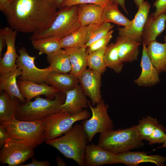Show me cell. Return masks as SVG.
<instances>
[{
	"mask_svg": "<svg viewBox=\"0 0 166 166\" xmlns=\"http://www.w3.org/2000/svg\"><path fill=\"white\" fill-rule=\"evenodd\" d=\"M57 9L52 0H10L2 11L12 29L33 34L51 25L57 14Z\"/></svg>",
	"mask_w": 166,
	"mask_h": 166,
	"instance_id": "obj_1",
	"label": "cell"
},
{
	"mask_svg": "<svg viewBox=\"0 0 166 166\" xmlns=\"http://www.w3.org/2000/svg\"><path fill=\"white\" fill-rule=\"evenodd\" d=\"M86 134L81 124H76L65 135L45 143L57 149L66 158L71 159L80 166H85V152Z\"/></svg>",
	"mask_w": 166,
	"mask_h": 166,
	"instance_id": "obj_2",
	"label": "cell"
},
{
	"mask_svg": "<svg viewBox=\"0 0 166 166\" xmlns=\"http://www.w3.org/2000/svg\"><path fill=\"white\" fill-rule=\"evenodd\" d=\"M65 98V93L61 92L58 93L53 99L37 96L33 101H26L19 105L15 117L22 121L42 120L50 114L62 111L61 106Z\"/></svg>",
	"mask_w": 166,
	"mask_h": 166,
	"instance_id": "obj_3",
	"label": "cell"
},
{
	"mask_svg": "<svg viewBox=\"0 0 166 166\" xmlns=\"http://www.w3.org/2000/svg\"><path fill=\"white\" fill-rule=\"evenodd\" d=\"M136 126L113 130L100 134L98 145L117 154L140 148L144 144Z\"/></svg>",
	"mask_w": 166,
	"mask_h": 166,
	"instance_id": "obj_4",
	"label": "cell"
},
{
	"mask_svg": "<svg viewBox=\"0 0 166 166\" xmlns=\"http://www.w3.org/2000/svg\"><path fill=\"white\" fill-rule=\"evenodd\" d=\"M3 125L8 135V140H16L34 149L45 141L46 126L43 120L22 121L15 117Z\"/></svg>",
	"mask_w": 166,
	"mask_h": 166,
	"instance_id": "obj_5",
	"label": "cell"
},
{
	"mask_svg": "<svg viewBox=\"0 0 166 166\" xmlns=\"http://www.w3.org/2000/svg\"><path fill=\"white\" fill-rule=\"evenodd\" d=\"M78 5L61 8L51 25L44 30L33 34L31 41L55 37L59 39L69 35L81 26L78 18Z\"/></svg>",
	"mask_w": 166,
	"mask_h": 166,
	"instance_id": "obj_6",
	"label": "cell"
},
{
	"mask_svg": "<svg viewBox=\"0 0 166 166\" xmlns=\"http://www.w3.org/2000/svg\"><path fill=\"white\" fill-rule=\"evenodd\" d=\"M90 116L87 109L74 115L61 111L48 116L42 120L46 126L44 141L54 139L66 133L75 123L88 119Z\"/></svg>",
	"mask_w": 166,
	"mask_h": 166,
	"instance_id": "obj_7",
	"label": "cell"
},
{
	"mask_svg": "<svg viewBox=\"0 0 166 166\" xmlns=\"http://www.w3.org/2000/svg\"><path fill=\"white\" fill-rule=\"evenodd\" d=\"M88 104L92 116L89 119L83 120L81 125L86 134L87 141L90 143L97 133L101 134L112 130L114 125L108 113V106L103 100L97 104L95 107L90 101H88Z\"/></svg>",
	"mask_w": 166,
	"mask_h": 166,
	"instance_id": "obj_8",
	"label": "cell"
},
{
	"mask_svg": "<svg viewBox=\"0 0 166 166\" xmlns=\"http://www.w3.org/2000/svg\"><path fill=\"white\" fill-rule=\"evenodd\" d=\"M19 55L16 63L18 68L21 71L19 80L30 81L38 84L45 83L47 76L52 69L50 66L40 69L35 65L34 60L36 57L29 55L26 49L21 47L18 49Z\"/></svg>",
	"mask_w": 166,
	"mask_h": 166,
	"instance_id": "obj_9",
	"label": "cell"
},
{
	"mask_svg": "<svg viewBox=\"0 0 166 166\" xmlns=\"http://www.w3.org/2000/svg\"><path fill=\"white\" fill-rule=\"evenodd\" d=\"M34 148L18 141L8 140L0 151V163L9 166H20L33 157Z\"/></svg>",
	"mask_w": 166,
	"mask_h": 166,
	"instance_id": "obj_10",
	"label": "cell"
},
{
	"mask_svg": "<svg viewBox=\"0 0 166 166\" xmlns=\"http://www.w3.org/2000/svg\"><path fill=\"white\" fill-rule=\"evenodd\" d=\"M151 6L148 2L144 1L138 8L130 25L126 27L117 28L119 35L127 37L138 42H142V32Z\"/></svg>",
	"mask_w": 166,
	"mask_h": 166,
	"instance_id": "obj_11",
	"label": "cell"
},
{
	"mask_svg": "<svg viewBox=\"0 0 166 166\" xmlns=\"http://www.w3.org/2000/svg\"><path fill=\"white\" fill-rule=\"evenodd\" d=\"M101 74L86 69L78 77L79 83L93 106L102 99L101 94Z\"/></svg>",
	"mask_w": 166,
	"mask_h": 166,
	"instance_id": "obj_12",
	"label": "cell"
},
{
	"mask_svg": "<svg viewBox=\"0 0 166 166\" xmlns=\"http://www.w3.org/2000/svg\"><path fill=\"white\" fill-rule=\"evenodd\" d=\"M5 38L6 45V52L0 58V72L4 73L13 71L18 68L16 63L18 57L15 47L18 31L10 27H6L0 30Z\"/></svg>",
	"mask_w": 166,
	"mask_h": 166,
	"instance_id": "obj_13",
	"label": "cell"
},
{
	"mask_svg": "<svg viewBox=\"0 0 166 166\" xmlns=\"http://www.w3.org/2000/svg\"><path fill=\"white\" fill-rule=\"evenodd\" d=\"M85 162V166L118 164L116 154L93 143L86 145Z\"/></svg>",
	"mask_w": 166,
	"mask_h": 166,
	"instance_id": "obj_14",
	"label": "cell"
},
{
	"mask_svg": "<svg viewBox=\"0 0 166 166\" xmlns=\"http://www.w3.org/2000/svg\"><path fill=\"white\" fill-rule=\"evenodd\" d=\"M18 84L22 96L27 101L41 95L53 99L59 92L57 89L46 83L38 84L32 81L19 80Z\"/></svg>",
	"mask_w": 166,
	"mask_h": 166,
	"instance_id": "obj_15",
	"label": "cell"
},
{
	"mask_svg": "<svg viewBox=\"0 0 166 166\" xmlns=\"http://www.w3.org/2000/svg\"><path fill=\"white\" fill-rule=\"evenodd\" d=\"M64 102L61 106L62 111L72 115L78 114L89 107L88 101L81 86L78 83L73 88L65 92Z\"/></svg>",
	"mask_w": 166,
	"mask_h": 166,
	"instance_id": "obj_16",
	"label": "cell"
},
{
	"mask_svg": "<svg viewBox=\"0 0 166 166\" xmlns=\"http://www.w3.org/2000/svg\"><path fill=\"white\" fill-rule=\"evenodd\" d=\"M142 42L143 49L140 64L141 72L139 77L134 80V82L140 86H152L159 82V73L148 57L146 45Z\"/></svg>",
	"mask_w": 166,
	"mask_h": 166,
	"instance_id": "obj_17",
	"label": "cell"
},
{
	"mask_svg": "<svg viewBox=\"0 0 166 166\" xmlns=\"http://www.w3.org/2000/svg\"><path fill=\"white\" fill-rule=\"evenodd\" d=\"M166 22V14L156 16H154L152 13L148 14L142 34V41L146 46L156 41L157 37L165 30Z\"/></svg>",
	"mask_w": 166,
	"mask_h": 166,
	"instance_id": "obj_18",
	"label": "cell"
},
{
	"mask_svg": "<svg viewBox=\"0 0 166 166\" xmlns=\"http://www.w3.org/2000/svg\"><path fill=\"white\" fill-rule=\"evenodd\" d=\"M116 155L118 163L128 166H136L141 163L150 162L158 166H163L166 162V157L158 155H149L144 152L128 151Z\"/></svg>",
	"mask_w": 166,
	"mask_h": 166,
	"instance_id": "obj_19",
	"label": "cell"
},
{
	"mask_svg": "<svg viewBox=\"0 0 166 166\" xmlns=\"http://www.w3.org/2000/svg\"><path fill=\"white\" fill-rule=\"evenodd\" d=\"M120 61L123 63L136 60L141 43L123 35H119L114 43Z\"/></svg>",
	"mask_w": 166,
	"mask_h": 166,
	"instance_id": "obj_20",
	"label": "cell"
},
{
	"mask_svg": "<svg viewBox=\"0 0 166 166\" xmlns=\"http://www.w3.org/2000/svg\"><path fill=\"white\" fill-rule=\"evenodd\" d=\"M105 6L95 4L78 5V18L81 26L102 22L101 19Z\"/></svg>",
	"mask_w": 166,
	"mask_h": 166,
	"instance_id": "obj_21",
	"label": "cell"
},
{
	"mask_svg": "<svg viewBox=\"0 0 166 166\" xmlns=\"http://www.w3.org/2000/svg\"><path fill=\"white\" fill-rule=\"evenodd\" d=\"M21 74V71L18 68L12 71L1 73L0 90L6 91L12 99L17 98L24 103L27 101L22 96L17 81V77L20 76Z\"/></svg>",
	"mask_w": 166,
	"mask_h": 166,
	"instance_id": "obj_22",
	"label": "cell"
},
{
	"mask_svg": "<svg viewBox=\"0 0 166 166\" xmlns=\"http://www.w3.org/2000/svg\"><path fill=\"white\" fill-rule=\"evenodd\" d=\"M85 46L64 49L69 56L71 66L70 73L77 78L87 68L88 54Z\"/></svg>",
	"mask_w": 166,
	"mask_h": 166,
	"instance_id": "obj_23",
	"label": "cell"
},
{
	"mask_svg": "<svg viewBox=\"0 0 166 166\" xmlns=\"http://www.w3.org/2000/svg\"><path fill=\"white\" fill-rule=\"evenodd\" d=\"M45 83L57 89L59 92H65L73 88L79 83L78 78L71 73H58L51 71Z\"/></svg>",
	"mask_w": 166,
	"mask_h": 166,
	"instance_id": "obj_24",
	"label": "cell"
},
{
	"mask_svg": "<svg viewBox=\"0 0 166 166\" xmlns=\"http://www.w3.org/2000/svg\"><path fill=\"white\" fill-rule=\"evenodd\" d=\"M146 49L151 61L159 73L166 72V43L155 41L148 45Z\"/></svg>",
	"mask_w": 166,
	"mask_h": 166,
	"instance_id": "obj_25",
	"label": "cell"
},
{
	"mask_svg": "<svg viewBox=\"0 0 166 166\" xmlns=\"http://www.w3.org/2000/svg\"><path fill=\"white\" fill-rule=\"evenodd\" d=\"M18 99H12L6 91H1L0 95V125L9 122L15 117L19 105L17 101Z\"/></svg>",
	"mask_w": 166,
	"mask_h": 166,
	"instance_id": "obj_26",
	"label": "cell"
},
{
	"mask_svg": "<svg viewBox=\"0 0 166 166\" xmlns=\"http://www.w3.org/2000/svg\"><path fill=\"white\" fill-rule=\"evenodd\" d=\"M46 58L52 71L61 73H70L71 65L69 56L64 49H61L47 55Z\"/></svg>",
	"mask_w": 166,
	"mask_h": 166,
	"instance_id": "obj_27",
	"label": "cell"
},
{
	"mask_svg": "<svg viewBox=\"0 0 166 166\" xmlns=\"http://www.w3.org/2000/svg\"><path fill=\"white\" fill-rule=\"evenodd\" d=\"M118 5L117 3L113 2L105 6L102 16V22H111L123 27H126L130 25L131 20L120 11Z\"/></svg>",
	"mask_w": 166,
	"mask_h": 166,
	"instance_id": "obj_28",
	"label": "cell"
},
{
	"mask_svg": "<svg viewBox=\"0 0 166 166\" xmlns=\"http://www.w3.org/2000/svg\"><path fill=\"white\" fill-rule=\"evenodd\" d=\"M60 42L62 49L85 46L86 26H81L69 35L61 39Z\"/></svg>",
	"mask_w": 166,
	"mask_h": 166,
	"instance_id": "obj_29",
	"label": "cell"
},
{
	"mask_svg": "<svg viewBox=\"0 0 166 166\" xmlns=\"http://www.w3.org/2000/svg\"><path fill=\"white\" fill-rule=\"evenodd\" d=\"M114 27L110 23L102 22L93 24L86 26L87 48L94 42L101 38Z\"/></svg>",
	"mask_w": 166,
	"mask_h": 166,
	"instance_id": "obj_30",
	"label": "cell"
},
{
	"mask_svg": "<svg viewBox=\"0 0 166 166\" xmlns=\"http://www.w3.org/2000/svg\"><path fill=\"white\" fill-rule=\"evenodd\" d=\"M60 40L56 37H50L31 41L34 48L39 51V55H48L62 49Z\"/></svg>",
	"mask_w": 166,
	"mask_h": 166,
	"instance_id": "obj_31",
	"label": "cell"
},
{
	"mask_svg": "<svg viewBox=\"0 0 166 166\" xmlns=\"http://www.w3.org/2000/svg\"><path fill=\"white\" fill-rule=\"evenodd\" d=\"M107 47L88 54L87 65L89 68L101 74L104 73L107 67L105 58Z\"/></svg>",
	"mask_w": 166,
	"mask_h": 166,
	"instance_id": "obj_32",
	"label": "cell"
},
{
	"mask_svg": "<svg viewBox=\"0 0 166 166\" xmlns=\"http://www.w3.org/2000/svg\"><path fill=\"white\" fill-rule=\"evenodd\" d=\"M106 66L118 73L122 70L123 63L120 60L117 47L114 43H111L106 47L105 54Z\"/></svg>",
	"mask_w": 166,
	"mask_h": 166,
	"instance_id": "obj_33",
	"label": "cell"
},
{
	"mask_svg": "<svg viewBox=\"0 0 166 166\" xmlns=\"http://www.w3.org/2000/svg\"><path fill=\"white\" fill-rule=\"evenodd\" d=\"M159 124L156 118L148 116L140 120L138 124L136 127L143 139L148 141Z\"/></svg>",
	"mask_w": 166,
	"mask_h": 166,
	"instance_id": "obj_34",
	"label": "cell"
},
{
	"mask_svg": "<svg viewBox=\"0 0 166 166\" xmlns=\"http://www.w3.org/2000/svg\"><path fill=\"white\" fill-rule=\"evenodd\" d=\"M113 30H111L105 35L101 38L94 42L86 48V52L87 54L107 46L113 36Z\"/></svg>",
	"mask_w": 166,
	"mask_h": 166,
	"instance_id": "obj_35",
	"label": "cell"
},
{
	"mask_svg": "<svg viewBox=\"0 0 166 166\" xmlns=\"http://www.w3.org/2000/svg\"><path fill=\"white\" fill-rule=\"evenodd\" d=\"M165 132V127L159 124L148 140L149 144L163 143L166 140Z\"/></svg>",
	"mask_w": 166,
	"mask_h": 166,
	"instance_id": "obj_36",
	"label": "cell"
},
{
	"mask_svg": "<svg viewBox=\"0 0 166 166\" xmlns=\"http://www.w3.org/2000/svg\"><path fill=\"white\" fill-rule=\"evenodd\" d=\"M112 2V0H65L61 6L62 8L84 4H95L105 6Z\"/></svg>",
	"mask_w": 166,
	"mask_h": 166,
	"instance_id": "obj_37",
	"label": "cell"
},
{
	"mask_svg": "<svg viewBox=\"0 0 166 166\" xmlns=\"http://www.w3.org/2000/svg\"><path fill=\"white\" fill-rule=\"evenodd\" d=\"M153 6L156 9L155 12L152 13L154 16L166 14V0H156Z\"/></svg>",
	"mask_w": 166,
	"mask_h": 166,
	"instance_id": "obj_38",
	"label": "cell"
},
{
	"mask_svg": "<svg viewBox=\"0 0 166 166\" xmlns=\"http://www.w3.org/2000/svg\"><path fill=\"white\" fill-rule=\"evenodd\" d=\"M8 136L4 126L0 125V148H2L8 140Z\"/></svg>",
	"mask_w": 166,
	"mask_h": 166,
	"instance_id": "obj_39",
	"label": "cell"
},
{
	"mask_svg": "<svg viewBox=\"0 0 166 166\" xmlns=\"http://www.w3.org/2000/svg\"><path fill=\"white\" fill-rule=\"evenodd\" d=\"M50 164L47 161H39L33 157H32V162L28 164H22L19 166H49Z\"/></svg>",
	"mask_w": 166,
	"mask_h": 166,
	"instance_id": "obj_40",
	"label": "cell"
},
{
	"mask_svg": "<svg viewBox=\"0 0 166 166\" xmlns=\"http://www.w3.org/2000/svg\"><path fill=\"white\" fill-rule=\"evenodd\" d=\"M6 45V42L2 33L0 32V58L2 57V52Z\"/></svg>",
	"mask_w": 166,
	"mask_h": 166,
	"instance_id": "obj_41",
	"label": "cell"
},
{
	"mask_svg": "<svg viewBox=\"0 0 166 166\" xmlns=\"http://www.w3.org/2000/svg\"><path fill=\"white\" fill-rule=\"evenodd\" d=\"M112 2L118 4L123 9L125 12L128 14V12L127 11L125 6V0H112Z\"/></svg>",
	"mask_w": 166,
	"mask_h": 166,
	"instance_id": "obj_42",
	"label": "cell"
},
{
	"mask_svg": "<svg viewBox=\"0 0 166 166\" xmlns=\"http://www.w3.org/2000/svg\"><path fill=\"white\" fill-rule=\"evenodd\" d=\"M56 161L58 166H65L66 164L65 162L59 156L57 157L56 159Z\"/></svg>",
	"mask_w": 166,
	"mask_h": 166,
	"instance_id": "obj_43",
	"label": "cell"
},
{
	"mask_svg": "<svg viewBox=\"0 0 166 166\" xmlns=\"http://www.w3.org/2000/svg\"><path fill=\"white\" fill-rule=\"evenodd\" d=\"M57 9H60L62 8L61 5L65 0H52Z\"/></svg>",
	"mask_w": 166,
	"mask_h": 166,
	"instance_id": "obj_44",
	"label": "cell"
},
{
	"mask_svg": "<svg viewBox=\"0 0 166 166\" xmlns=\"http://www.w3.org/2000/svg\"><path fill=\"white\" fill-rule=\"evenodd\" d=\"M10 0H0V10L2 11Z\"/></svg>",
	"mask_w": 166,
	"mask_h": 166,
	"instance_id": "obj_45",
	"label": "cell"
},
{
	"mask_svg": "<svg viewBox=\"0 0 166 166\" xmlns=\"http://www.w3.org/2000/svg\"><path fill=\"white\" fill-rule=\"evenodd\" d=\"M137 8H138L141 4L144 1V0H133Z\"/></svg>",
	"mask_w": 166,
	"mask_h": 166,
	"instance_id": "obj_46",
	"label": "cell"
},
{
	"mask_svg": "<svg viewBox=\"0 0 166 166\" xmlns=\"http://www.w3.org/2000/svg\"><path fill=\"white\" fill-rule=\"evenodd\" d=\"M159 148H166V140L163 143L162 145Z\"/></svg>",
	"mask_w": 166,
	"mask_h": 166,
	"instance_id": "obj_47",
	"label": "cell"
},
{
	"mask_svg": "<svg viewBox=\"0 0 166 166\" xmlns=\"http://www.w3.org/2000/svg\"><path fill=\"white\" fill-rule=\"evenodd\" d=\"M164 41L165 43H166V35H165V36L164 37Z\"/></svg>",
	"mask_w": 166,
	"mask_h": 166,
	"instance_id": "obj_48",
	"label": "cell"
}]
</instances>
